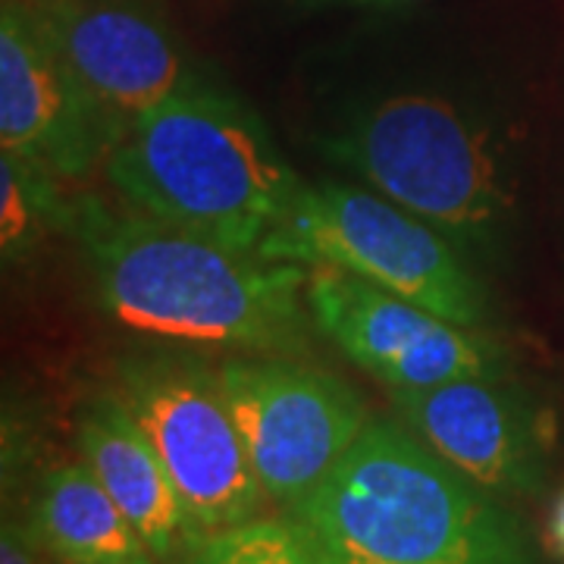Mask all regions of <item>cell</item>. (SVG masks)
I'll list each match as a JSON object with an SVG mask.
<instances>
[{
  "mask_svg": "<svg viewBox=\"0 0 564 564\" xmlns=\"http://www.w3.org/2000/svg\"><path fill=\"white\" fill-rule=\"evenodd\" d=\"M29 10L117 139L195 79L166 22L141 0H35Z\"/></svg>",
  "mask_w": 564,
  "mask_h": 564,
  "instance_id": "cell-9",
  "label": "cell"
},
{
  "mask_svg": "<svg viewBox=\"0 0 564 564\" xmlns=\"http://www.w3.org/2000/svg\"><path fill=\"white\" fill-rule=\"evenodd\" d=\"M258 254L339 267L467 329L486 321L484 289L448 239L377 192L302 185Z\"/></svg>",
  "mask_w": 564,
  "mask_h": 564,
  "instance_id": "cell-5",
  "label": "cell"
},
{
  "mask_svg": "<svg viewBox=\"0 0 564 564\" xmlns=\"http://www.w3.org/2000/svg\"><path fill=\"white\" fill-rule=\"evenodd\" d=\"M0 141L51 176H85L117 141L20 0H3L0 10Z\"/></svg>",
  "mask_w": 564,
  "mask_h": 564,
  "instance_id": "cell-10",
  "label": "cell"
},
{
  "mask_svg": "<svg viewBox=\"0 0 564 564\" xmlns=\"http://www.w3.org/2000/svg\"><path fill=\"white\" fill-rule=\"evenodd\" d=\"M552 536H555V543L564 549V496L558 508H555V518H552Z\"/></svg>",
  "mask_w": 564,
  "mask_h": 564,
  "instance_id": "cell-17",
  "label": "cell"
},
{
  "mask_svg": "<svg viewBox=\"0 0 564 564\" xmlns=\"http://www.w3.org/2000/svg\"><path fill=\"white\" fill-rule=\"evenodd\" d=\"M107 180L132 210L232 251H258L302 192L267 126L202 79L122 129Z\"/></svg>",
  "mask_w": 564,
  "mask_h": 564,
  "instance_id": "cell-3",
  "label": "cell"
},
{
  "mask_svg": "<svg viewBox=\"0 0 564 564\" xmlns=\"http://www.w3.org/2000/svg\"><path fill=\"white\" fill-rule=\"evenodd\" d=\"M317 564H540L524 524L421 436L373 421L292 508Z\"/></svg>",
  "mask_w": 564,
  "mask_h": 564,
  "instance_id": "cell-2",
  "label": "cell"
},
{
  "mask_svg": "<svg viewBox=\"0 0 564 564\" xmlns=\"http://www.w3.org/2000/svg\"><path fill=\"white\" fill-rule=\"evenodd\" d=\"M82 462L120 505L158 562L182 558L202 540L188 505L173 484L158 448L120 395H98L85 404L76 426Z\"/></svg>",
  "mask_w": 564,
  "mask_h": 564,
  "instance_id": "cell-12",
  "label": "cell"
},
{
  "mask_svg": "<svg viewBox=\"0 0 564 564\" xmlns=\"http://www.w3.org/2000/svg\"><path fill=\"white\" fill-rule=\"evenodd\" d=\"M61 217L51 173L3 151L0 161V242L3 258L20 261L39 232Z\"/></svg>",
  "mask_w": 564,
  "mask_h": 564,
  "instance_id": "cell-15",
  "label": "cell"
},
{
  "mask_svg": "<svg viewBox=\"0 0 564 564\" xmlns=\"http://www.w3.org/2000/svg\"><path fill=\"white\" fill-rule=\"evenodd\" d=\"M414 433L492 496L540 492L549 433L536 404L496 377H458L426 389H392Z\"/></svg>",
  "mask_w": 564,
  "mask_h": 564,
  "instance_id": "cell-11",
  "label": "cell"
},
{
  "mask_svg": "<svg viewBox=\"0 0 564 564\" xmlns=\"http://www.w3.org/2000/svg\"><path fill=\"white\" fill-rule=\"evenodd\" d=\"M66 223L104 311L129 329L251 351H292L307 339L302 263L232 251L101 202L76 204Z\"/></svg>",
  "mask_w": 564,
  "mask_h": 564,
  "instance_id": "cell-1",
  "label": "cell"
},
{
  "mask_svg": "<svg viewBox=\"0 0 564 564\" xmlns=\"http://www.w3.org/2000/svg\"><path fill=\"white\" fill-rule=\"evenodd\" d=\"M182 564H317V555L295 518H251L202 536Z\"/></svg>",
  "mask_w": 564,
  "mask_h": 564,
  "instance_id": "cell-14",
  "label": "cell"
},
{
  "mask_svg": "<svg viewBox=\"0 0 564 564\" xmlns=\"http://www.w3.org/2000/svg\"><path fill=\"white\" fill-rule=\"evenodd\" d=\"M307 307L323 333L389 389H426L502 370L499 351L467 326L329 263H314L307 273Z\"/></svg>",
  "mask_w": 564,
  "mask_h": 564,
  "instance_id": "cell-8",
  "label": "cell"
},
{
  "mask_svg": "<svg viewBox=\"0 0 564 564\" xmlns=\"http://www.w3.org/2000/svg\"><path fill=\"white\" fill-rule=\"evenodd\" d=\"M220 383L267 499L289 511L333 474L367 426L355 389L304 364L229 361Z\"/></svg>",
  "mask_w": 564,
  "mask_h": 564,
  "instance_id": "cell-7",
  "label": "cell"
},
{
  "mask_svg": "<svg viewBox=\"0 0 564 564\" xmlns=\"http://www.w3.org/2000/svg\"><path fill=\"white\" fill-rule=\"evenodd\" d=\"M120 395L158 448L202 536L258 518L267 499L229 411L220 370L192 358H132Z\"/></svg>",
  "mask_w": 564,
  "mask_h": 564,
  "instance_id": "cell-6",
  "label": "cell"
},
{
  "mask_svg": "<svg viewBox=\"0 0 564 564\" xmlns=\"http://www.w3.org/2000/svg\"><path fill=\"white\" fill-rule=\"evenodd\" d=\"M333 161L458 242H489L508 207L492 135L433 95H395L345 122Z\"/></svg>",
  "mask_w": 564,
  "mask_h": 564,
  "instance_id": "cell-4",
  "label": "cell"
},
{
  "mask_svg": "<svg viewBox=\"0 0 564 564\" xmlns=\"http://www.w3.org/2000/svg\"><path fill=\"white\" fill-rule=\"evenodd\" d=\"M25 527L61 564H158L85 462L44 474Z\"/></svg>",
  "mask_w": 564,
  "mask_h": 564,
  "instance_id": "cell-13",
  "label": "cell"
},
{
  "mask_svg": "<svg viewBox=\"0 0 564 564\" xmlns=\"http://www.w3.org/2000/svg\"><path fill=\"white\" fill-rule=\"evenodd\" d=\"M0 564H39V543L25 524L3 521L0 536Z\"/></svg>",
  "mask_w": 564,
  "mask_h": 564,
  "instance_id": "cell-16",
  "label": "cell"
}]
</instances>
